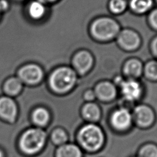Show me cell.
<instances>
[{
    "label": "cell",
    "instance_id": "cell-1",
    "mask_svg": "<svg viewBox=\"0 0 157 157\" xmlns=\"http://www.w3.org/2000/svg\"><path fill=\"white\" fill-rule=\"evenodd\" d=\"M105 134L97 123H86L77 132L78 145L86 151L96 152L101 149L105 143Z\"/></svg>",
    "mask_w": 157,
    "mask_h": 157
},
{
    "label": "cell",
    "instance_id": "cell-2",
    "mask_svg": "<svg viewBox=\"0 0 157 157\" xmlns=\"http://www.w3.org/2000/svg\"><path fill=\"white\" fill-rule=\"evenodd\" d=\"M77 82V75L73 69L61 67L55 69L49 79L50 86L56 93H66L73 88Z\"/></svg>",
    "mask_w": 157,
    "mask_h": 157
},
{
    "label": "cell",
    "instance_id": "cell-3",
    "mask_svg": "<svg viewBox=\"0 0 157 157\" xmlns=\"http://www.w3.org/2000/svg\"><path fill=\"white\" fill-rule=\"evenodd\" d=\"M90 32L96 39L107 41L117 36L120 33V26L111 18L101 17L93 21L90 27Z\"/></svg>",
    "mask_w": 157,
    "mask_h": 157
},
{
    "label": "cell",
    "instance_id": "cell-4",
    "mask_svg": "<svg viewBox=\"0 0 157 157\" xmlns=\"http://www.w3.org/2000/svg\"><path fill=\"white\" fill-rule=\"evenodd\" d=\"M45 140V132L39 129H31L23 135L20 140V147L26 153H34L39 151Z\"/></svg>",
    "mask_w": 157,
    "mask_h": 157
},
{
    "label": "cell",
    "instance_id": "cell-5",
    "mask_svg": "<svg viewBox=\"0 0 157 157\" xmlns=\"http://www.w3.org/2000/svg\"><path fill=\"white\" fill-rule=\"evenodd\" d=\"M133 121L140 128H148L155 123V114L153 110L145 104L136 106L132 113Z\"/></svg>",
    "mask_w": 157,
    "mask_h": 157
},
{
    "label": "cell",
    "instance_id": "cell-6",
    "mask_svg": "<svg viewBox=\"0 0 157 157\" xmlns=\"http://www.w3.org/2000/svg\"><path fill=\"white\" fill-rule=\"evenodd\" d=\"M117 84L119 85L121 94L125 101L132 103L142 96V86L135 79L129 78L126 80H123L120 78H118Z\"/></svg>",
    "mask_w": 157,
    "mask_h": 157
},
{
    "label": "cell",
    "instance_id": "cell-7",
    "mask_svg": "<svg viewBox=\"0 0 157 157\" xmlns=\"http://www.w3.org/2000/svg\"><path fill=\"white\" fill-rule=\"evenodd\" d=\"M110 121L112 126L119 131L127 130L131 127L133 122L132 113L129 110L121 107L113 112Z\"/></svg>",
    "mask_w": 157,
    "mask_h": 157
},
{
    "label": "cell",
    "instance_id": "cell-8",
    "mask_svg": "<svg viewBox=\"0 0 157 157\" xmlns=\"http://www.w3.org/2000/svg\"><path fill=\"white\" fill-rule=\"evenodd\" d=\"M118 45L124 50L131 51L137 49L140 44V38L134 31L124 29L117 36Z\"/></svg>",
    "mask_w": 157,
    "mask_h": 157
},
{
    "label": "cell",
    "instance_id": "cell-9",
    "mask_svg": "<svg viewBox=\"0 0 157 157\" xmlns=\"http://www.w3.org/2000/svg\"><path fill=\"white\" fill-rule=\"evenodd\" d=\"M93 64V56L86 50L78 52L72 58V65L74 69L81 75L87 73L91 69Z\"/></svg>",
    "mask_w": 157,
    "mask_h": 157
},
{
    "label": "cell",
    "instance_id": "cell-10",
    "mask_svg": "<svg viewBox=\"0 0 157 157\" xmlns=\"http://www.w3.org/2000/svg\"><path fill=\"white\" fill-rule=\"evenodd\" d=\"M21 80L26 83L35 84L39 82L43 77L41 68L36 64H30L21 67L18 72Z\"/></svg>",
    "mask_w": 157,
    "mask_h": 157
},
{
    "label": "cell",
    "instance_id": "cell-11",
    "mask_svg": "<svg viewBox=\"0 0 157 157\" xmlns=\"http://www.w3.org/2000/svg\"><path fill=\"white\" fill-rule=\"evenodd\" d=\"M94 92L96 98L104 102H109L114 99L117 93L115 85L107 81L102 82L97 84Z\"/></svg>",
    "mask_w": 157,
    "mask_h": 157
},
{
    "label": "cell",
    "instance_id": "cell-12",
    "mask_svg": "<svg viewBox=\"0 0 157 157\" xmlns=\"http://www.w3.org/2000/svg\"><path fill=\"white\" fill-rule=\"evenodd\" d=\"M82 118L90 123H97L101 117V110L99 105L94 102L84 104L81 109Z\"/></svg>",
    "mask_w": 157,
    "mask_h": 157
},
{
    "label": "cell",
    "instance_id": "cell-13",
    "mask_svg": "<svg viewBox=\"0 0 157 157\" xmlns=\"http://www.w3.org/2000/svg\"><path fill=\"white\" fill-rule=\"evenodd\" d=\"M17 114V107L15 102L9 98H0V115L8 120L13 121Z\"/></svg>",
    "mask_w": 157,
    "mask_h": 157
},
{
    "label": "cell",
    "instance_id": "cell-14",
    "mask_svg": "<svg viewBox=\"0 0 157 157\" xmlns=\"http://www.w3.org/2000/svg\"><path fill=\"white\" fill-rule=\"evenodd\" d=\"M143 71L142 64L137 59H128L123 67L124 74L130 79H136L140 76Z\"/></svg>",
    "mask_w": 157,
    "mask_h": 157
},
{
    "label": "cell",
    "instance_id": "cell-15",
    "mask_svg": "<svg viewBox=\"0 0 157 157\" xmlns=\"http://www.w3.org/2000/svg\"><path fill=\"white\" fill-rule=\"evenodd\" d=\"M56 157H83V152L78 144L67 142L58 147Z\"/></svg>",
    "mask_w": 157,
    "mask_h": 157
},
{
    "label": "cell",
    "instance_id": "cell-16",
    "mask_svg": "<svg viewBox=\"0 0 157 157\" xmlns=\"http://www.w3.org/2000/svg\"><path fill=\"white\" fill-rule=\"evenodd\" d=\"M153 6V0H130L129 6L137 13H144L148 11Z\"/></svg>",
    "mask_w": 157,
    "mask_h": 157
},
{
    "label": "cell",
    "instance_id": "cell-17",
    "mask_svg": "<svg viewBox=\"0 0 157 157\" xmlns=\"http://www.w3.org/2000/svg\"><path fill=\"white\" fill-rule=\"evenodd\" d=\"M45 11L44 5L39 1H33L28 7L29 15L34 19L40 18L44 15Z\"/></svg>",
    "mask_w": 157,
    "mask_h": 157
},
{
    "label": "cell",
    "instance_id": "cell-18",
    "mask_svg": "<svg viewBox=\"0 0 157 157\" xmlns=\"http://www.w3.org/2000/svg\"><path fill=\"white\" fill-rule=\"evenodd\" d=\"M22 87V83L20 79L12 77L8 79L4 85L5 91L10 95H15L18 94Z\"/></svg>",
    "mask_w": 157,
    "mask_h": 157
},
{
    "label": "cell",
    "instance_id": "cell-19",
    "mask_svg": "<svg viewBox=\"0 0 157 157\" xmlns=\"http://www.w3.org/2000/svg\"><path fill=\"white\" fill-rule=\"evenodd\" d=\"M136 157H157V145L151 142L144 144L139 149Z\"/></svg>",
    "mask_w": 157,
    "mask_h": 157
},
{
    "label": "cell",
    "instance_id": "cell-20",
    "mask_svg": "<svg viewBox=\"0 0 157 157\" xmlns=\"http://www.w3.org/2000/svg\"><path fill=\"white\" fill-rule=\"evenodd\" d=\"M33 120L39 125H45L48 121L49 114L48 111L44 108H38L33 113Z\"/></svg>",
    "mask_w": 157,
    "mask_h": 157
},
{
    "label": "cell",
    "instance_id": "cell-21",
    "mask_svg": "<svg viewBox=\"0 0 157 157\" xmlns=\"http://www.w3.org/2000/svg\"><path fill=\"white\" fill-rule=\"evenodd\" d=\"M52 140L55 144L60 146L67 143L68 136L63 129L57 128L52 134Z\"/></svg>",
    "mask_w": 157,
    "mask_h": 157
},
{
    "label": "cell",
    "instance_id": "cell-22",
    "mask_svg": "<svg viewBox=\"0 0 157 157\" xmlns=\"http://www.w3.org/2000/svg\"><path fill=\"white\" fill-rule=\"evenodd\" d=\"M145 76L151 80H157V61L152 60L148 62L144 67Z\"/></svg>",
    "mask_w": 157,
    "mask_h": 157
},
{
    "label": "cell",
    "instance_id": "cell-23",
    "mask_svg": "<svg viewBox=\"0 0 157 157\" xmlns=\"http://www.w3.org/2000/svg\"><path fill=\"white\" fill-rule=\"evenodd\" d=\"M127 7V3L125 0H110L109 4L110 10L115 14H119L123 12Z\"/></svg>",
    "mask_w": 157,
    "mask_h": 157
},
{
    "label": "cell",
    "instance_id": "cell-24",
    "mask_svg": "<svg viewBox=\"0 0 157 157\" xmlns=\"http://www.w3.org/2000/svg\"><path fill=\"white\" fill-rule=\"evenodd\" d=\"M148 20L151 26L157 30V9L151 12L148 17Z\"/></svg>",
    "mask_w": 157,
    "mask_h": 157
},
{
    "label": "cell",
    "instance_id": "cell-25",
    "mask_svg": "<svg viewBox=\"0 0 157 157\" xmlns=\"http://www.w3.org/2000/svg\"><path fill=\"white\" fill-rule=\"evenodd\" d=\"M83 98L86 101V102H93L96 98V95L94 92V90H86L83 93Z\"/></svg>",
    "mask_w": 157,
    "mask_h": 157
},
{
    "label": "cell",
    "instance_id": "cell-26",
    "mask_svg": "<svg viewBox=\"0 0 157 157\" xmlns=\"http://www.w3.org/2000/svg\"><path fill=\"white\" fill-rule=\"evenodd\" d=\"M151 51L154 54L155 56L157 57V37L153 40L151 42Z\"/></svg>",
    "mask_w": 157,
    "mask_h": 157
},
{
    "label": "cell",
    "instance_id": "cell-27",
    "mask_svg": "<svg viewBox=\"0 0 157 157\" xmlns=\"http://www.w3.org/2000/svg\"><path fill=\"white\" fill-rule=\"evenodd\" d=\"M38 1H40V2H42L43 3V2H53V1H56V0H38Z\"/></svg>",
    "mask_w": 157,
    "mask_h": 157
},
{
    "label": "cell",
    "instance_id": "cell-28",
    "mask_svg": "<svg viewBox=\"0 0 157 157\" xmlns=\"http://www.w3.org/2000/svg\"><path fill=\"white\" fill-rule=\"evenodd\" d=\"M0 157H3V155H2V153L0 151Z\"/></svg>",
    "mask_w": 157,
    "mask_h": 157
},
{
    "label": "cell",
    "instance_id": "cell-29",
    "mask_svg": "<svg viewBox=\"0 0 157 157\" xmlns=\"http://www.w3.org/2000/svg\"><path fill=\"white\" fill-rule=\"evenodd\" d=\"M156 1H157V0H156Z\"/></svg>",
    "mask_w": 157,
    "mask_h": 157
}]
</instances>
